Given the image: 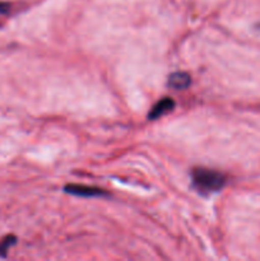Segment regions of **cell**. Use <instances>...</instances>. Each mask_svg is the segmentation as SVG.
<instances>
[{
    "label": "cell",
    "mask_w": 260,
    "mask_h": 261,
    "mask_svg": "<svg viewBox=\"0 0 260 261\" xmlns=\"http://www.w3.org/2000/svg\"><path fill=\"white\" fill-rule=\"evenodd\" d=\"M175 105V101H173L171 97H165V98L160 99V101L153 106V109L150 110L149 115H148V119L155 120L158 119V117L163 116V115L167 114V112L172 111Z\"/></svg>",
    "instance_id": "3"
},
{
    "label": "cell",
    "mask_w": 260,
    "mask_h": 261,
    "mask_svg": "<svg viewBox=\"0 0 260 261\" xmlns=\"http://www.w3.org/2000/svg\"><path fill=\"white\" fill-rule=\"evenodd\" d=\"M193 186L203 195L217 193L226 185V176L209 168H194L191 172Z\"/></svg>",
    "instance_id": "1"
},
{
    "label": "cell",
    "mask_w": 260,
    "mask_h": 261,
    "mask_svg": "<svg viewBox=\"0 0 260 261\" xmlns=\"http://www.w3.org/2000/svg\"><path fill=\"white\" fill-rule=\"evenodd\" d=\"M10 9V5L8 3H0V14H7Z\"/></svg>",
    "instance_id": "6"
},
{
    "label": "cell",
    "mask_w": 260,
    "mask_h": 261,
    "mask_svg": "<svg viewBox=\"0 0 260 261\" xmlns=\"http://www.w3.org/2000/svg\"><path fill=\"white\" fill-rule=\"evenodd\" d=\"M15 242H17V239H15V236H13V234H9V236L4 237V239L2 240V242H0V256L2 257L7 256L9 247H12L13 245H15Z\"/></svg>",
    "instance_id": "5"
},
{
    "label": "cell",
    "mask_w": 260,
    "mask_h": 261,
    "mask_svg": "<svg viewBox=\"0 0 260 261\" xmlns=\"http://www.w3.org/2000/svg\"><path fill=\"white\" fill-rule=\"evenodd\" d=\"M65 193L71 194V195L83 196V198H93V196H106L109 194L105 190L98 188H92V186L86 185H66Z\"/></svg>",
    "instance_id": "2"
},
{
    "label": "cell",
    "mask_w": 260,
    "mask_h": 261,
    "mask_svg": "<svg viewBox=\"0 0 260 261\" xmlns=\"http://www.w3.org/2000/svg\"><path fill=\"white\" fill-rule=\"evenodd\" d=\"M167 84L176 91L186 89L191 84V76L185 71H175L168 76Z\"/></svg>",
    "instance_id": "4"
}]
</instances>
